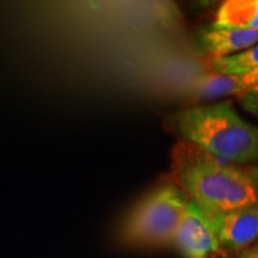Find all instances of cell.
<instances>
[{
    "mask_svg": "<svg viewBox=\"0 0 258 258\" xmlns=\"http://www.w3.org/2000/svg\"><path fill=\"white\" fill-rule=\"evenodd\" d=\"M172 245L184 258H213L222 249L211 219L192 201L186 206Z\"/></svg>",
    "mask_w": 258,
    "mask_h": 258,
    "instance_id": "277c9868",
    "label": "cell"
},
{
    "mask_svg": "<svg viewBox=\"0 0 258 258\" xmlns=\"http://www.w3.org/2000/svg\"><path fill=\"white\" fill-rule=\"evenodd\" d=\"M189 198L176 183L151 190L129 211L117 237L128 247H161L172 245Z\"/></svg>",
    "mask_w": 258,
    "mask_h": 258,
    "instance_id": "3957f363",
    "label": "cell"
},
{
    "mask_svg": "<svg viewBox=\"0 0 258 258\" xmlns=\"http://www.w3.org/2000/svg\"><path fill=\"white\" fill-rule=\"evenodd\" d=\"M211 27L217 29H258V0H228L218 9Z\"/></svg>",
    "mask_w": 258,
    "mask_h": 258,
    "instance_id": "ba28073f",
    "label": "cell"
},
{
    "mask_svg": "<svg viewBox=\"0 0 258 258\" xmlns=\"http://www.w3.org/2000/svg\"><path fill=\"white\" fill-rule=\"evenodd\" d=\"M239 258H258V241L257 244L245 249L243 251V253L239 256Z\"/></svg>",
    "mask_w": 258,
    "mask_h": 258,
    "instance_id": "8fae6325",
    "label": "cell"
},
{
    "mask_svg": "<svg viewBox=\"0 0 258 258\" xmlns=\"http://www.w3.org/2000/svg\"><path fill=\"white\" fill-rule=\"evenodd\" d=\"M171 171L176 184L209 218L258 202V186L246 171L185 141L172 147Z\"/></svg>",
    "mask_w": 258,
    "mask_h": 258,
    "instance_id": "6da1fadb",
    "label": "cell"
},
{
    "mask_svg": "<svg viewBox=\"0 0 258 258\" xmlns=\"http://www.w3.org/2000/svg\"><path fill=\"white\" fill-rule=\"evenodd\" d=\"M258 43L257 30L217 29L211 25L199 31V44L211 59L241 53Z\"/></svg>",
    "mask_w": 258,
    "mask_h": 258,
    "instance_id": "8992f818",
    "label": "cell"
},
{
    "mask_svg": "<svg viewBox=\"0 0 258 258\" xmlns=\"http://www.w3.org/2000/svg\"><path fill=\"white\" fill-rule=\"evenodd\" d=\"M258 85V70L247 73L209 74L198 78L188 89V92L199 98H220L225 96H240Z\"/></svg>",
    "mask_w": 258,
    "mask_h": 258,
    "instance_id": "52a82bcc",
    "label": "cell"
},
{
    "mask_svg": "<svg viewBox=\"0 0 258 258\" xmlns=\"http://www.w3.org/2000/svg\"><path fill=\"white\" fill-rule=\"evenodd\" d=\"M180 141L235 164L258 161V125L245 121L231 101L192 106L170 117Z\"/></svg>",
    "mask_w": 258,
    "mask_h": 258,
    "instance_id": "7a4b0ae2",
    "label": "cell"
},
{
    "mask_svg": "<svg viewBox=\"0 0 258 258\" xmlns=\"http://www.w3.org/2000/svg\"><path fill=\"white\" fill-rule=\"evenodd\" d=\"M237 98L244 110L258 118V85L238 96Z\"/></svg>",
    "mask_w": 258,
    "mask_h": 258,
    "instance_id": "30bf717a",
    "label": "cell"
},
{
    "mask_svg": "<svg viewBox=\"0 0 258 258\" xmlns=\"http://www.w3.org/2000/svg\"><path fill=\"white\" fill-rule=\"evenodd\" d=\"M211 69L215 74L231 76V74L247 73L258 70V43L249 49L225 57L211 59Z\"/></svg>",
    "mask_w": 258,
    "mask_h": 258,
    "instance_id": "9c48e42d",
    "label": "cell"
},
{
    "mask_svg": "<svg viewBox=\"0 0 258 258\" xmlns=\"http://www.w3.org/2000/svg\"><path fill=\"white\" fill-rule=\"evenodd\" d=\"M209 219L222 249H246L258 240V202Z\"/></svg>",
    "mask_w": 258,
    "mask_h": 258,
    "instance_id": "5b68a950",
    "label": "cell"
},
{
    "mask_svg": "<svg viewBox=\"0 0 258 258\" xmlns=\"http://www.w3.org/2000/svg\"><path fill=\"white\" fill-rule=\"evenodd\" d=\"M245 171H246V173L250 176V178L252 179L253 182L256 183V185L258 186V164L257 165L247 167V169H245Z\"/></svg>",
    "mask_w": 258,
    "mask_h": 258,
    "instance_id": "7c38bea8",
    "label": "cell"
}]
</instances>
